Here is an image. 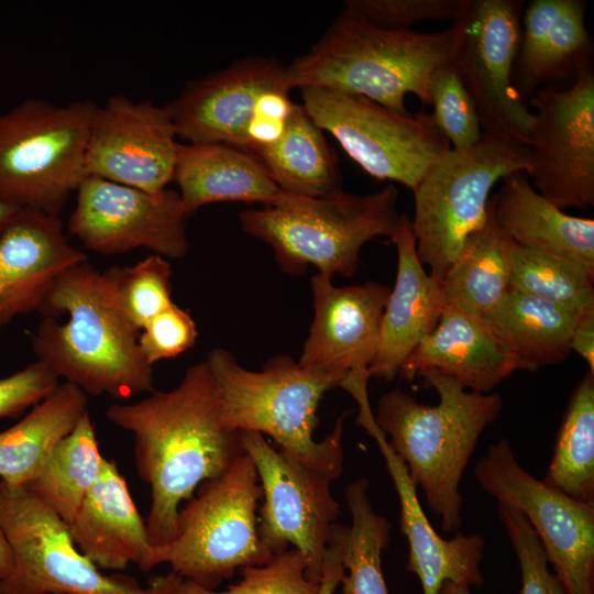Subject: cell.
Segmentation results:
<instances>
[{"label": "cell", "mask_w": 594, "mask_h": 594, "mask_svg": "<svg viewBox=\"0 0 594 594\" xmlns=\"http://www.w3.org/2000/svg\"><path fill=\"white\" fill-rule=\"evenodd\" d=\"M345 499L351 524H336L331 535L344 566L340 594H389L382 571V553L389 544L391 525L374 510L366 479L349 483Z\"/></svg>", "instance_id": "32"}, {"label": "cell", "mask_w": 594, "mask_h": 594, "mask_svg": "<svg viewBox=\"0 0 594 594\" xmlns=\"http://www.w3.org/2000/svg\"><path fill=\"white\" fill-rule=\"evenodd\" d=\"M438 594H472L470 586L444 582L438 591Z\"/></svg>", "instance_id": "47"}, {"label": "cell", "mask_w": 594, "mask_h": 594, "mask_svg": "<svg viewBox=\"0 0 594 594\" xmlns=\"http://www.w3.org/2000/svg\"><path fill=\"white\" fill-rule=\"evenodd\" d=\"M241 580L226 591L204 588L183 581L176 594H317L319 583L306 575V561L294 548L275 554L263 565L240 570Z\"/></svg>", "instance_id": "38"}, {"label": "cell", "mask_w": 594, "mask_h": 594, "mask_svg": "<svg viewBox=\"0 0 594 594\" xmlns=\"http://www.w3.org/2000/svg\"><path fill=\"white\" fill-rule=\"evenodd\" d=\"M543 481L594 504V373L587 372L570 396Z\"/></svg>", "instance_id": "34"}, {"label": "cell", "mask_w": 594, "mask_h": 594, "mask_svg": "<svg viewBox=\"0 0 594 594\" xmlns=\"http://www.w3.org/2000/svg\"><path fill=\"white\" fill-rule=\"evenodd\" d=\"M302 107L312 121L340 143L372 177L411 189L451 146L432 116H403L365 97L301 88Z\"/></svg>", "instance_id": "12"}, {"label": "cell", "mask_w": 594, "mask_h": 594, "mask_svg": "<svg viewBox=\"0 0 594 594\" xmlns=\"http://www.w3.org/2000/svg\"><path fill=\"white\" fill-rule=\"evenodd\" d=\"M530 168L527 145L487 132L470 147H451L428 168L413 190L410 224L430 275L442 280L466 240L484 227L496 183Z\"/></svg>", "instance_id": "7"}, {"label": "cell", "mask_w": 594, "mask_h": 594, "mask_svg": "<svg viewBox=\"0 0 594 594\" xmlns=\"http://www.w3.org/2000/svg\"><path fill=\"white\" fill-rule=\"evenodd\" d=\"M571 87L537 90L528 150L532 187L560 209L594 206V74L575 69Z\"/></svg>", "instance_id": "16"}, {"label": "cell", "mask_w": 594, "mask_h": 594, "mask_svg": "<svg viewBox=\"0 0 594 594\" xmlns=\"http://www.w3.org/2000/svg\"><path fill=\"white\" fill-rule=\"evenodd\" d=\"M428 95L432 119L452 148H466L480 140L483 131L475 105L453 64L431 75Z\"/></svg>", "instance_id": "37"}, {"label": "cell", "mask_w": 594, "mask_h": 594, "mask_svg": "<svg viewBox=\"0 0 594 594\" xmlns=\"http://www.w3.org/2000/svg\"><path fill=\"white\" fill-rule=\"evenodd\" d=\"M520 6L513 0H462L451 25V64L475 105L482 131L528 145L534 113L514 82Z\"/></svg>", "instance_id": "13"}, {"label": "cell", "mask_w": 594, "mask_h": 594, "mask_svg": "<svg viewBox=\"0 0 594 594\" xmlns=\"http://www.w3.org/2000/svg\"><path fill=\"white\" fill-rule=\"evenodd\" d=\"M106 416L134 437L135 469L151 487L148 539L154 547L167 546L176 536L180 503L244 452L240 431L222 422L218 388L205 361L189 366L173 389L112 404Z\"/></svg>", "instance_id": "1"}, {"label": "cell", "mask_w": 594, "mask_h": 594, "mask_svg": "<svg viewBox=\"0 0 594 594\" xmlns=\"http://www.w3.org/2000/svg\"><path fill=\"white\" fill-rule=\"evenodd\" d=\"M491 206L515 244L571 262L594 277L593 219L565 213L532 187L525 172L504 177Z\"/></svg>", "instance_id": "24"}, {"label": "cell", "mask_w": 594, "mask_h": 594, "mask_svg": "<svg viewBox=\"0 0 594 594\" xmlns=\"http://www.w3.org/2000/svg\"><path fill=\"white\" fill-rule=\"evenodd\" d=\"M67 526L77 549L99 569L120 571L134 563L147 572L156 566L146 524L112 460L105 458L97 481Z\"/></svg>", "instance_id": "23"}, {"label": "cell", "mask_w": 594, "mask_h": 594, "mask_svg": "<svg viewBox=\"0 0 594 594\" xmlns=\"http://www.w3.org/2000/svg\"><path fill=\"white\" fill-rule=\"evenodd\" d=\"M570 350L581 355L588 366V372L594 373V309L578 317L570 340Z\"/></svg>", "instance_id": "43"}, {"label": "cell", "mask_w": 594, "mask_h": 594, "mask_svg": "<svg viewBox=\"0 0 594 594\" xmlns=\"http://www.w3.org/2000/svg\"><path fill=\"white\" fill-rule=\"evenodd\" d=\"M397 204L394 185L367 195L342 190L308 198L289 194L277 207L242 211L240 222L249 235L271 246L285 273L299 275L312 265L328 277H350L366 242L394 235L402 218Z\"/></svg>", "instance_id": "6"}, {"label": "cell", "mask_w": 594, "mask_h": 594, "mask_svg": "<svg viewBox=\"0 0 594 594\" xmlns=\"http://www.w3.org/2000/svg\"><path fill=\"white\" fill-rule=\"evenodd\" d=\"M251 152L284 191L308 198H326L340 191L336 155L323 131L301 103H296L282 136Z\"/></svg>", "instance_id": "30"}, {"label": "cell", "mask_w": 594, "mask_h": 594, "mask_svg": "<svg viewBox=\"0 0 594 594\" xmlns=\"http://www.w3.org/2000/svg\"><path fill=\"white\" fill-rule=\"evenodd\" d=\"M461 3L462 0H348L345 9L378 28L405 31L421 20H453Z\"/></svg>", "instance_id": "40"}, {"label": "cell", "mask_w": 594, "mask_h": 594, "mask_svg": "<svg viewBox=\"0 0 594 594\" xmlns=\"http://www.w3.org/2000/svg\"><path fill=\"white\" fill-rule=\"evenodd\" d=\"M389 241L397 251V273L380 323L370 377L393 381L411 352L437 327L444 310L442 283L421 264L410 218L402 213Z\"/></svg>", "instance_id": "22"}, {"label": "cell", "mask_w": 594, "mask_h": 594, "mask_svg": "<svg viewBox=\"0 0 594 594\" xmlns=\"http://www.w3.org/2000/svg\"><path fill=\"white\" fill-rule=\"evenodd\" d=\"M344 574L338 543L330 538L317 594H333Z\"/></svg>", "instance_id": "44"}, {"label": "cell", "mask_w": 594, "mask_h": 594, "mask_svg": "<svg viewBox=\"0 0 594 594\" xmlns=\"http://www.w3.org/2000/svg\"><path fill=\"white\" fill-rule=\"evenodd\" d=\"M58 380L38 361L0 378V418H14L35 406L59 384Z\"/></svg>", "instance_id": "42"}, {"label": "cell", "mask_w": 594, "mask_h": 594, "mask_svg": "<svg viewBox=\"0 0 594 594\" xmlns=\"http://www.w3.org/2000/svg\"><path fill=\"white\" fill-rule=\"evenodd\" d=\"M244 452L260 480L257 516L261 543L274 557L293 547L306 561V575L319 583L340 504L330 480L255 431H240Z\"/></svg>", "instance_id": "15"}, {"label": "cell", "mask_w": 594, "mask_h": 594, "mask_svg": "<svg viewBox=\"0 0 594 594\" xmlns=\"http://www.w3.org/2000/svg\"><path fill=\"white\" fill-rule=\"evenodd\" d=\"M13 569V556L9 543L0 528V579L10 575Z\"/></svg>", "instance_id": "45"}, {"label": "cell", "mask_w": 594, "mask_h": 594, "mask_svg": "<svg viewBox=\"0 0 594 594\" xmlns=\"http://www.w3.org/2000/svg\"><path fill=\"white\" fill-rule=\"evenodd\" d=\"M427 369L480 393L491 392L517 371L482 318L451 308H444L435 330L411 352L399 374L413 380Z\"/></svg>", "instance_id": "25"}, {"label": "cell", "mask_w": 594, "mask_h": 594, "mask_svg": "<svg viewBox=\"0 0 594 594\" xmlns=\"http://www.w3.org/2000/svg\"><path fill=\"white\" fill-rule=\"evenodd\" d=\"M189 217L201 207L224 201L277 207L282 190L251 152L227 144H178L173 179Z\"/></svg>", "instance_id": "26"}, {"label": "cell", "mask_w": 594, "mask_h": 594, "mask_svg": "<svg viewBox=\"0 0 594 594\" xmlns=\"http://www.w3.org/2000/svg\"><path fill=\"white\" fill-rule=\"evenodd\" d=\"M193 317L176 304L154 317L139 334V345L145 360L154 363L175 358L190 349L197 339Z\"/></svg>", "instance_id": "41"}, {"label": "cell", "mask_w": 594, "mask_h": 594, "mask_svg": "<svg viewBox=\"0 0 594 594\" xmlns=\"http://www.w3.org/2000/svg\"><path fill=\"white\" fill-rule=\"evenodd\" d=\"M18 209L0 200V235Z\"/></svg>", "instance_id": "46"}, {"label": "cell", "mask_w": 594, "mask_h": 594, "mask_svg": "<svg viewBox=\"0 0 594 594\" xmlns=\"http://www.w3.org/2000/svg\"><path fill=\"white\" fill-rule=\"evenodd\" d=\"M593 282L594 277L580 266L522 249L510 240L509 289L553 304L579 317L594 309Z\"/></svg>", "instance_id": "35"}, {"label": "cell", "mask_w": 594, "mask_h": 594, "mask_svg": "<svg viewBox=\"0 0 594 594\" xmlns=\"http://www.w3.org/2000/svg\"><path fill=\"white\" fill-rule=\"evenodd\" d=\"M205 362L216 382L227 428L271 437L279 449L330 481L341 475L348 414L339 417L323 440L314 438L319 403L328 391L340 386L338 377L285 355L268 359L261 371H250L223 348L212 349Z\"/></svg>", "instance_id": "5"}, {"label": "cell", "mask_w": 594, "mask_h": 594, "mask_svg": "<svg viewBox=\"0 0 594 594\" xmlns=\"http://www.w3.org/2000/svg\"><path fill=\"white\" fill-rule=\"evenodd\" d=\"M68 231L88 250L114 255L146 248L165 258L188 252V216L178 191L150 194L88 176L78 188Z\"/></svg>", "instance_id": "17"}, {"label": "cell", "mask_w": 594, "mask_h": 594, "mask_svg": "<svg viewBox=\"0 0 594 594\" xmlns=\"http://www.w3.org/2000/svg\"><path fill=\"white\" fill-rule=\"evenodd\" d=\"M584 16L585 3L580 0H534L529 3L515 65L519 73V92L570 66L576 69L588 63L591 36Z\"/></svg>", "instance_id": "27"}, {"label": "cell", "mask_w": 594, "mask_h": 594, "mask_svg": "<svg viewBox=\"0 0 594 594\" xmlns=\"http://www.w3.org/2000/svg\"><path fill=\"white\" fill-rule=\"evenodd\" d=\"M258 475L243 452L221 475L199 484L179 508L174 540L155 547L156 566L204 588L216 590L239 569L263 565L273 556L261 543L257 506Z\"/></svg>", "instance_id": "8"}, {"label": "cell", "mask_w": 594, "mask_h": 594, "mask_svg": "<svg viewBox=\"0 0 594 594\" xmlns=\"http://www.w3.org/2000/svg\"><path fill=\"white\" fill-rule=\"evenodd\" d=\"M286 66L263 56L242 57L186 84L166 107L176 134L191 144L243 150L284 130L295 102Z\"/></svg>", "instance_id": "11"}, {"label": "cell", "mask_w": 594, "mask_h": 594, "mask_svg": "<svg viewBox=\"0 0 594 594\" xmlns=\"http://www.w3.org/2000/svg\"><path fill=\"white\" fill-rule=\"evenodd\" d=\"M88 395L77 386L58 384L20 421L0 432V479L24 486L42 470L56 444L88 410Z\"/></svg>", "instance_id": "29"}, {"label": "cell", "mask_w": 594, "mask_h": 594, "mask_svg": "<svg viewBox=\"0 0 594 594\" xmlns=\"http://www.w3.org/2000/svg\"><path fill=\"white\" fill-rule=\"evenodd\" d=\"M452 44L451 28L436 33L386 30L344 9L308 53L286 66L287 79L292 89L362 96L408 116V94L430 105L429 80L451 63Z\"/></svg>", "instance_id": "4"}, {"label": "cell", "mask_w": 594, "mask_h": 594, "mask_svg": "<svg viewBox=\"0 0 594 594\" xmlns=\"http://www.w3.org/2000/svg\"><path fill=\"white\" fill-rule=\"evenodd\" d=\"M97 105L29 98L0 113V200L58 216L89 176L86 152Z\"/></svg>", "instance_id": "9"}, {"label": "cell", "mask_w": 594, "mask_h": 594, "mask_svg": "<svg viewBox=\"0 0 594 594\" xmlns=\"http://www.w3.org/2000/svg\"><path fill=\"white\" fill-rule=\"evenodd\" d=\"M165 106L113 95L97 105L89 130V176L160 194L174 179L178 142Z\"/></svg>", "instance_id": "18"}, {"label": "cell", "mask_w": 594, "mask_h": 594, "mask_svg": "<svg viewBox=\"0 0 594 594\" xmlns=\"http://www.w3.org/2000/svg\"><path fill=\"white\" fill-rule=\"evenodd\" d=\"M32 337L36 361L86 395L128 399L153 392V366L139 330L121 311L105 273L87 261L65 271L45 296Z\"/></svg>", "instance_id": "2"}, {"label": "cell", "mask_w": 594, "mask_h": 594, "mask_svg": "<svg viewBox=\"0 0 594 594\" xmlns=\"http://www.w3.org/2000/svg\"><path fill=\"white\" fill-rule=\"evenodd\" d=\"M497 513L518 560L520 594H566L550 569L541 542L526 517L518 509L502 503H498Z\"/></svg>", "instance_id": "39"}, {"label": "cell", "mask_w": 594, "mask_h": 594, "mask_svg": "<svg viewBox=\"0 0 594 594\" xmlns=\"http://www.w3.org/2000/svg\"><path fill=\"white\" fill-rule=\"evenodd\" d=\"M85 261L58 216L19 208L0 235V327L38 311L56 279Z\"/></svg>", "instance_id": "21"}, {"label": "cell", "mask_w": 594, "mask_h": 594, "mask_svg": "<svg viewBox=\"0 0 594 594\" xmlns=\"http://www.w3.org/2000/svg\"><path fill=\"white\" fill-rule=\"evenodd\" d=\"M103 273L121 311L138 330L175 304L172 266L161 255L153 253L132 266H113Z\"/></svg>", "instance_id": "36"}, {"label": "cell", "mask_w": 594, "mask_h": 594, "mask_svg": "<svg viewBox=\"0 0 594 594\" xmlns=\"http://www.w3.org/2000/svg\"><path fill=\"white\" fill-rule=\"evenodd\" d=\"M509 244L490 200L486 223L466 240L441 280L444 308L480 318L494 309L509 289Z\"/></svg>", "instance_id": "31"}, {"label": "cell", "mask_w": 594, "mask_h": 594, "mask_svg": "<svg viewBox=\"0 0 594 594\" xmlns=\"http://www.w3.org/2000/svg\"><path fill=\"white\" fill-rule=\"evenodd\" d=\"M0 528L13 556L0 594H176L184 581L172 571L143 587L131 576L103 574L77 549L57 514L28 487L1 481Z\"/></svg>", "instance_id": "10"}, {"label": "cell", "mask_w": 594, "mask_h": 594, "mask_svg": "<svg viewBox=\"0 0 594 594\" xmlns=\"http://www.w3.org/2000/svg\"><path fill=\"white\" fill-rule=\"evenodd\" d=\"M103 460L87 410L24 486L68 525L97 481Z\"/></svg>", "instance_id": "33"}, {"label": "cell", "mask_w": 594, "mask_h": 594, "mask_svg": "<svg viewBox=\"0 0 594 594\" xmlns=\"http://www.w3.org/2000/svg\"><path fill=\"white\" fill-rule=\"evenodd\" d=\"M355 402L359 406L356 422L377 443L398 495L400 530L409 547L407 570L419 579L422 594H438L444 582L466 586L483 584L481 562L485 539L479 534L460 532L444 539L435 530L420 506L417 486L410 480L406 465L375 421L369 395H361Z\"/></svg>", "instance_id": "20"}, {"label": "cell", "mask_w": 594, "mask_h": 594, "mask_svg": "<svg viewBox=\"0 0 594 594\" xmlns=\"http://www.w3.org/2000/svg\"><path fill=\"white\" fill-rule=\"evenodd\" d=\"M418 375L437 392V405L421 404L394 389L382 395L374 417L440 518L442 530L450 532L462 522L461 479L481 435L501 414L503 399L496 393L466 389L433 369Z\"/></svg>", "instance_id": "3"}, {"label": "cell", "mask_w": 594, "mask_h": 594, "mask_svg": "<svg viewBox=\"0 0 594 594\" xmlns=\"http://www.w3.org/2000/svg\"><path fill=\"white\" fill-rule=\"evenodd\" d=\"M473 473L484 492L526 517L566 594H594V504L534 477L506 439L490 446Z\"/></svg>", "instance_id": "14"}, {"label": "cell", "mask_w": 594, "mask_h": 594, "mask_svg": "<svg viewBox=\"0 0 594 594\" xmlns=\"http://www.w3.org/2000/svg\"><path fill=\"white\" fill-rule=\"evenodd\" d=\"M482 319L512 358L516 370L535 372L565 360L571 352L570 340L578 316L508 289L498 305Z\"/></svg>", "instance_id": "28"}, {"label": "cell", "mask_w": 594, "mask_h": 594, "mask_svg": "<svg viewBox=\"0 0 594 594\" xmlns=\"http://www.w3.org/2000/svg\"><path fill=\"white\" fill-rule=\"evenodd\" d=\"M311 289L314 319L299 365L319 369L341 382L346 376L370 377L391 288L375 282L339 287L331 277L317 273Z\"/></svg>", "instance_id": "19"}]
</instances>
